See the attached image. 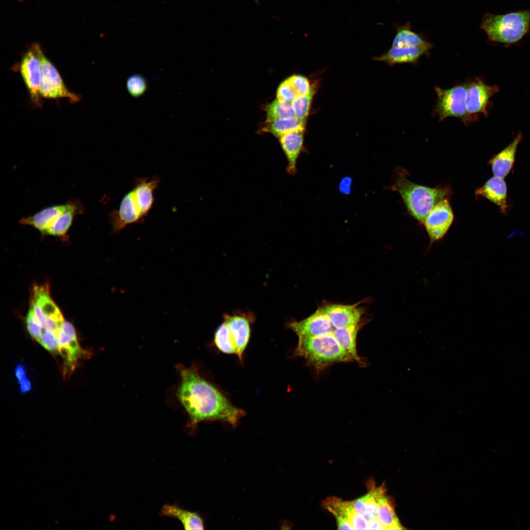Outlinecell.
<instances>
[{
    "label": "cell",
    "instance_id": "d590c367",
    "mask_svg": "<svg viewBox=\"0 0 530 530\" xmlns=\"http://www.w3.org/2000/svg\"><path fill=\"white\" fill-rule=\"evenodd\" d=\"M348 518L353 530L368 529V521L355 510L352 504L349 508Z\"/></svg>",
    "mask_w": 530,
    "mask_h": 530
},
{
    "label": "cell",
    "instance_id": "4dcf8cb0",
    "mask_svg": "<svg viewBox=\"0 0 530 530\" xmlns=\"http://www.w3.org/2000/svg\"><path fill=\"white\" fill-rule=\"evenodd\" d=\"M126 87L131 96L138 97L145 92L147 83L145 79L141 75L133 74L127 80Z\"/></svg>",
    "mask_w": 530,
    "mask_h": 530
},
{
    "label": "cell",
    "instance_id": "e575fe53",
    "mask_svg": "<svg viewBox=\"0 0 530 530\" xmlns=\"http://www.w3.org/2000/svg\"><path fill=\"white\" fill-rule=\"evenodd\" d=\"M27 330L31 336L36 341L39 339L43 328L36 317L33 309L30 307L26 318Z\"/></svg>",
    "mask_w": 530,
    "mask_h": 530
},
{
    "label": "cell",
    "instance_id": "30bf717a",
    "mask_svg": "<svg viewBox=\"0 0 530 530\" xmlns=\"http://www.w3.org/2000/svg\"><path fill=\"white\" fill-rule=\"evenodd\" d=\"M499 91L497 85L487 84L479 78L468 83L466 106L469 115L475 121L480 113L487 117L491 106L490 100Z\"/></svg>",
    "mask_w": 530,
    "mask_h": 530
},
{
    "label": "cell",
    "instance_id": "d4e9b609",
    "mask_svg": "<svg viewBox=\"0 0 530 530\" xmlns=\"http://www.w3.org/2000/svg\"><path fill=\"white\" fill-rule=\"evenodd\" d=\"M385 495L378 500L376 517L383 525L385 530L404 529L396 514L392 500Z\"/></svg>",
    "mask_w": 530,
    "mask_h": 530
},
{
    "label": "cell",
    "instance_id": "4fadbf2b",
    "mask_svg": "<svg viewBox=\"0 0 530 530\" xmlns=\"http://www.w3.org/2000/svg\"><path fill=\"white\" fill-rule=\"evenodd\" d=\"M287 326L296 334L298 338L327 334L332 333L336 329L322 307L302 320L289 323Z\"/></svg>",
    "mask_w": 530,
    "mask_h": 530
},
{
    "label": "cell",
    "instance_id": "8fae6325",
    "mask_svg": "<svg viewBox=\"0 0 530 530\" xmlns=\"http://www.w3.org/2000/svg\"><path fill=\"white\" fill-rule=\"evenodd\" d=\"M251 314L235 313L224 315L230 338L234 347L235 355L241 362L251 335V324L254 321Z\"/></svg>",
    "mask_w": 530,
    "mask_h": 530
},
{
    "label": "cell",
    "instance_id": "d6986e66",
    "mask_svg": "<svg viewBox=\"0 0 530 530\" xmlns=\"http://www.w3.org/2000/svg\"><path fill=\"white\" fill-rule=\"evenodd\" d=\"M57 338L60 354L68 364H75L79 356L80 349L73 325L64 321L58 332Z\"/></svg>",
    "mask_w": 530,
    "mask_h": 530
},
{
    "label": "cell",
    "instance_id": "7402d4cb",
    "mask_svg": "<svg viewBox=\"0 0 530 530\" xmlns=\"http://www.w3.org/2000/svg\"><path fill=\"white\" fill-rule=\"evenodd\" d=\"M361 326V324H360L345 328H336L332 334L353 361L363 365L364 362L358 355L356 347L357 336Z\"/></svg>",
    "mask_w": 530,
    "mask_h": 530
},
{
    "label": "cell",
    "instance_id": "ab89813d",
    "mask_svg": "<svg viewBox=\"0 0 530 530\" xmlns=\"http://www.w3.org/2000/svg\"><path fill=\"white\" fill-rule=\"evenodd\" d=\"M20 384V392L22 393H27L31 389V383L28 379H26Z\"/></svg>",
    "mask_w": 530,
    "mask_h": 530
},
{
    "label": "cell",
    "instance_id": "f35d334b",
    "mask_svg": "<svg viewBox=\"0 0 530 530\" xmlns=\"http://www.w3.org/2000/svg\"><path fill=\"white\" fill-rule=\"evenodd\" d=\"M351 180L349 178H345L342 181L340 185V189L342 192L348 193L350 189Z\"/></svg>",
    "mask_w": 530,
    "mask_h": 530
},
{
    "label": "cell",
    "instance_id": "277c9868",
    "mask_svg": "<svg viewBox=\"0 0 530 530\" xmlns=\"http://www.w3.org/2000/svg\"><path fill=\"white\" fill-rule=\"evenodd\" d=\"M298 339L294 356L303 358L307 365L318 371L335 363L353 361L332 333Z\"/></svg>",
    "mask_w": 530,
    "mask_h": 530
},
{
    "label": "cell",
    "instance_id": "ba28073f",
    "mask_svg": "<svg viewBox=\"0 0 530 530\" xmlns=\"http://www.w3.org/2000/svg\"><path fill=\"white\" fill-rule=\"evenodd\" d=\"M31 306L43 329L58 331L65 320L50 296L48 285L33 287Z\"/></svg>",
    "mask_w": 530,
    "mask_h": 530
},
{
    "label": "cell",
    "instance_id": "5bb4252c",
    "mask_svg": "<svg viewBox=\"0 0 530 530\" xmlns=\"http://www.w3.org/2000/svg\"><path fill=\"white\" fill-rule=\"evenodd\" d=\"M322 308L335 328L361 324L363 312L357 305L331 304Z\"/></svg>",
    "mask_w": 530,
    "mask_h": 530
},
{
    "label": "cell",
    "instance_id": "f546056e",
    "mask_svg": "<svg viewBox=\"0 0 530 530\" xmlns=\"http://www.w3.org/2000/svg\"><path fill=\"white\" fill-rule=\"evenodd\" d=\"M314 93L315 89L313 87L309 94L297 96L292 102L296 118L303 121L306 120Z\"/></svg>",
    "mask_w": 530,
    "mask_h": 530
},
{
    "label": "cell",
    "instance_id": "ac0fdd59",
    "mask_svg": "<svg viewBox=\"0 0 530 530\" xmlns=\"http://www.w3.org/2000/svg\"><path fill=\"white\" fill-rule=\"evenodd\" d=\"M278 139L287 159V171L290 175H294L296 173L297 161L303 149L304 131L286 133Z\"/></svg>",
    "mask_w": 530,
    "mask_h": 530
},
{
    "label": "cell",
    "instance_id": "ffe728a7",
    "mask_svg": "<svg viewBox=\"0 0 530 530\" xmlns=\"http://www.w3.org/2000/svg\"><path fill=\"white\" fill-rule=\"evenodd\" d=\"M521 138L522 134L519 133L511 143L489 161L488 164L491 167L494 176L504 178L509 173L513 166L517 148Z\"/></svg>",
    "mask_w": 530,
    "mask_h": 530
},
{
    "label": "cell",
    "instance_id": "836d02e7",
    "mask_svg": "<svg viewBox=\"0 0 530 530\" xmlns=\"http://www.w3.org/2000/svg\"><path fill=\"white\" fill-rule=\"evenodd\" d=\"M297 96L309 94L313 89L310 81L305 77L300 75H293L288 78Z\"/></svg>",
    "mask_w": 530,
    "mask_h": 530
},
{
    "label": "cell",
    "instance_id": "1f68e13d",
    "mask_svg": "<svg viewBox=\"0 0 530 530\" xmlns=\"http://www.w3.org/2000/svg\"><path fill=\"white\" fill-rule=\"evenodd\" d=\"M37 341L46 349L51 352L54 353L58 351V340L55 333L52 331L43 329Z\"/></svg>",
    "mask_w": 530,
    "mask_h": 530
},
{
    "label": "cell",
    "instance_id": "8992f818",
    "mask_svg": "<svg viewBox=\"0 0 530 530\" xmlns=\"http://www.w3.org/2000/svg\"><path fill=\"white\" fill-rule=\"evenodd\" d=\"M467 88L468 83L447 89L435 87L437 96L435 111L440 121L454 117L467 124L475 121L467 110Z\"/></svg>",
    "mask_w": 530,
    "mask_h": 530
},
{
    "label": "cell",
    "instance_id": "cb8c5ba5",
    "mask_svg": "<svg viewBox=\"0 0 530 530\" xmlns=\"http://www.w3.org/2000/svg\"><path fill=\"white\" fill-rule=\"evenodd\" d=\"M306 121L296 117L282 119L265 122L261 129L262 132L270 133L279 138L282 135L291 132L303 131L305 129Z\"/></svg>",
    "mask_w": 530,
    "mask_h": 530
},
{
    "label": "cell",
    "instance_id": "4316f807",
    "mask_svg": "<svg viewBox=\"0 0 530 530\" xmlns=\"http://www.w3.org/2000/svg\"><path fill=\"white\" fill-rule=\"evenodd\" d=\"M266 121L295 117L292 103L275 99L267 105L265 108Z\"/></svg>",
    "mask_w": 530,
    "mask_h": 530
},
{
    "label": "cell",
    "instance_id": "6da1fadb",
    "mask_svg": "<svg viewBox=\"0 0 530 530\" xmlns=\"http://www.w3.org/2000/svg\"><path fill=\"white\" fill-rule=\"evenodd\" d=\"M176 368L180 376L177 397L187 414V427L193 429L199 423L209 421H218L235 426L246 414L196 369L182 364L177 365Z\"/></svg>",
    "mask_w": 530,
    "mask_h": 530
},
{
    "label": "cell",
    "instance_id": "44dd1931",
    "mask_svg": "<svg viewBox=\"0 0 530 530\" xmlns=\"http://www.w3.org/2000/svg\"><path fill=\"white\" fill-rule=\"evenodd\" d=\"M159 514L178 520L185 530H204L202 517L196 512L183 508L175 504H167L161 508Z\"/></svg>",
    "mask_w": 530,
    "mask_h": 530
},
{
    "label": "cell",
    "instance_id": "9a60e30c",
    "mask_svg": "<svg viewBox=\"0 0 530 530\" xmlns=\"http://www.w3.org/2000/svg\"><path fill=\"white\" fill-rule=\"evenodd\" d=\"M67 202L45 208L31 215L23 217L20 220L19 223L31 226L43 235H46L58 216L67 208Z\"/></svg>",
    "mask_w": 530,
    "mask_h": 530
},
{
    "label": "cell",
    "instance_id": "3957f363",
    "mask_svg": "<svg viewBox=\"0 0 530 530\" xmlns=\"http://www.w3.org/2000/svg\"><path fill=\"white\" fill-rule=\"evenodd\" d=\"M406 174L403 169L398 168L391 188L400 194L410 214L423 224L432 209L442 199L449 197L451 190L447 186L433 188L414 183L407 178Z\"/></svg>",
    "mask_w": 530,
    "mask_h": 530
},
{
    "label": "cell",
    "instance_id": "7c38bea8",
    "mask_svg": "<svg viewBox=\"0 0 530 530\" xmlns=\"http://www.w3.org/2000/svg\"><path fill=\"white\" fill-rule=\"evenodd\" d=\"M453 217L448 198L442 199L432 209L423 223L430 244L444 237L452 223Z\"/></svg>",
    "mask_w": 530,
    "mask_h": 530
},
{
    "label": "cell",
    "instance_id": "e0dca14e",
    "mask_svg": "<svg viewBox=\"0 0 530 530\" xmlns=\"http://www.w3.org/2000/svg\"><path fill=\"white\" fill-rule=\"evenodd\" d=\"M431 47L432 44L429 43L419 46L392 47L386 53L376 57V60L385 62L389 65L414 63Z\"/></svg>",
    "mask_w": 530,
    "mask_h": 530
},
{
    "label": "cell",
    "instance_id": "7a4b0ae2",
    "mask_svg": "<svg viewBox=\"0 0 530 530\" xmlns=\"http://www.w3.org/2000/svg\"><path fill=\"white\" fill-rule=\"evenodd\" d=\"M159 180L140 178L134 187L122 198L119 208L109 213L112 232H120L128 225L141 222L151 209L154 202V192Z\"/></svg>",
    "mask_w": 530,
    "mask_h": 530
},
{
    "label": "cell",
    "instance_id": "f1b7e54d",
    "mask_svg": "<svg viewBox=\"0 0 530 530\" xmlns=\"http://www.w3.org/2000/svg\"><path fill=\"white\" fill-rule=\"evenodd\" d=\"M214 343L217 349L222 353L235 354L228 327L224 321L218 326L215 331Z\"/></svg>",
    "mask_w": 530,
    "mask_h": 530
},
{
    "label": "cell",
    "instance_id": "83f0119b",
    "mask_svg": "<svg viewBox=\"0 0 530 530\" xmlns=\"http://www.w3.org/2000/svg\"><path fill=\"white\" fill-rule=\"evenodd\" d=\"M419 35L410 30L408 26L400 27L392 42L394 47L419 46L428 44Z\"/></svg>",
    "mask_w": 530,
    "mask_h": 530
},
{
    "label": "cell",
    "instance_id": "2e32d148",
    "mask_svg": "<svg viewBox=\"0 0 530 530\" xmlns=\"http://www.w3.org/2000/svg\"><path fill=\"white\" fill-rule=\"evenodd\" d=\"M507 186L504 178L495 176L488 179L481 187L476 189L477 196H481L496 204L500 212L506 214L508 205L507 201Z\"/></svg>",
    "mask_w": 530,
    "mask_h": 530
},
{
    "label": "cell",
    "instance_id": "5b68a950",
    "mask_svg": "<svg viewBox=\"0 0 530 530\" xmlns=\"http://www.w3.org/2000/svg\"><path fill=\"white\" fill-rule=\"evenodd\" d=\"M530 9L502 15L487 14L481 27L490 40L504 44L514 43L521 40L529 30Z\"/></svg>",
    "mask_w": 530,
    "mask_h": 530
},
{
    "label": "cell",
    "instance_id": "74e56055",
    "mask_svg": "<svg viewBox=\"0 0 530 530\" xmlns=\"http://www.w3.org/2000/svg\"><path fill=\"white\" fill-rule=\"evenodd\" d=\"M369 530H385V528L377 517L368 521Z\"/></svg>",
    "mask_w": 530,
    "mask_h": 530
},
{
    "label": "cell",
    "instance_id": "52a82bcc",
    "mask_svg": "<svg viewBox=\"0 0 530 530\" xmlns=\"http://www.w3.org/2000/svg\"><path fill=\"white\" fill-rule=\"evenodd\" d=\"M35 45L41 64V98L54 100L65 98L69 99L71 103L79 102L81 96L69 91L58 70L45 55L39 45L35 44Z\"/></svg>",
    "mask_w": 530,
    "mask_h": 530
},
{
    "label": "cell",
    "instance_id": "603a6c76",
    "mask_svg": "<svg viewBox=\"0 0 530 530\" xmlns=\"http://www.w3.org/2000/svg\"><path fill=\"white\" fill-rule=\"evenodd\" d=\"M384 486L373 488L363 497L351 502L355 510L368 521L376 517L379 499L385 495Z\"/></svg>",
    "mask_w": 530,
    "mask_h": 530
},
{
    "label": "cell",
    "instance_id": "9c48e42d",
    "mask_svg": "<svg viewBox=\"0 0 530 530\" xmlns=\"http://www.w3.org/2000/svg\"><path fill=\"white\" fill-rule=\"evenodd\" d=\"M12 69L20 73L32 103L35 106H41V64L35 44L23 54Z\"/></svg>",
    "mask_w": 530,
    "mask_h": 530
},
{
    "label": "cell",
    "instance_id": "8d00e7d4",
    "mask_svg": "<svg viewBox=\"0 0 530 530\" xmlns=\"http://www.w3.org/2000/svg\"><path fill=\"white\" fill-rule=\"evenodd\" d=\"M15 374L19 384L27 379L26 370L22 364H19L16 367Z\"/></svg>",
    "mask_w": 530,
    "mask_h": 530
},
{
    "label": "cell",
    "instance_id": "484cf974",
    "mask_svg": "<svg viewBox=\"0 0 530 530\" xmlns=\"http://www.w3.org/2000/svg\"><path fill=\"white\" fill-rule=\"evenodd\" d=\"M326 508L335 517L339 530H353L348 518L351 502L343 501L335 497L325 500L324 503Z\"/></svg>",
    "mask_w": 530,
    "mask_h": 530
},
{
    "label": "cell",
    "instance_id": "d6a6232c",
    "mask_svg": "<svg viewBox=\"0 0 530 530\" xmlns=\"http://www.w3.org/2000/svg\"><path fill=\"white\" fill-rule=\"evenodd\" d=\"M297 96L289 78L283 80L279 85L276 92V99L278 100L292 103Z\"/></svg>",
    "mask_w": 530,
    "mask_h": 530
}]
</instances>
